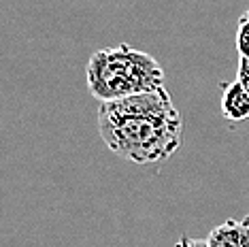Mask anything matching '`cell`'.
<instances>
[{"label":"cell","instance_id":"cell-3","mask_svg":"<svg viewBox=\"0 0 249 247\" xmlns=\"http://www.w3.org/2000/svg\"><path fill=\"white\" fill-rule=\"evenodd\" d=\"M209 247H249V215L245 220H226L209 232Z\"/></svg>","mask_w":249,"mask_h":247},{"label":"cell","instance_id":"cell-4","mask_svg":"<svg viewBox=\"0 0 249 247\" xmlns=\"http://www.w3.org/2000/svg\"><path fill=\"white\" fill-rule=\"evenodd\" d=\"M222 115L230 122H243L249 117V89L239 79L228 83L224 89Z\"/></svg>","mask_w":249,"mask_h":247},{"label":"cell","instance_id":"cell-5","mask_svg":"<svg viewBox=\"0 0 249 247\" xmlns=\"http://www.w3.org/2000/svg\"><path fill=\"white\" fill-rule=\"evenodd\" d=\"M236 49H239L241 58L249 60V18L243 15L239 19V28H236Z\"/></svg>","mask_w":249,"mask_h":247},{"label":"cell","instance_id":"cell-2","mask_svg":"<svg viewBox=\"0 0 249 247\" xmlns=\"http://www.w3.org/2000/svg\"><path fill=\"white\" fill-rule=\"evenodd\" d=\"M86 81L98 103H109L164 88V69L154 55L130 45H117L89 55Z\"/></svg>","mask_w":249,"mask_h":247},{"label":"cell","instance_id":"cell-1","mask_svg":"<svg viewBox=\"0 0 249 247\" xmlns=\"http://www.w3.org/2000/svg\"><path fill=\"white\" fill-rule=\"evenodd\" d=\"M98 132L115 156L134 164L171 158L181 145L183 120L166 88L100 103Z\"/></svg>","mask_w":249,"mask_h":247},{"label":"cell","instance_id":"cell-6","mask_svg":"<svg viewBox=\"0 0 249 247\" xmlns=\"http://www.w3.org/2000/svg\"><path fill=\"white\" fill-rule=\"evenodd\" d=\"M236 79H239L243 86L249 89V60L241 58V62H239V71H236Z\"/></svg>","mask_w":249,"mask_h":247},{"label":"cell","instance_id":"cell-7","mask_svg":"<svg viewBox=\"0 0 249 247\" xmlns=\"http://www.w3.org/2000/svg\"><path fill=\"white\" fill-rule=\"evenodd\" d=\"M175 247H209V241L207 239H192V237H185L183 234Z\"/></svg>","mask_w":249,"mask_h":247}]
</instances>
